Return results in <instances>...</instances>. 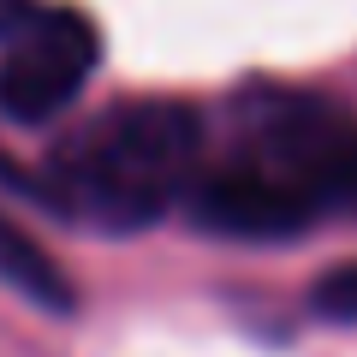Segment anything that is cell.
Returning a JSON list of instances; mask_svg holds the SVG:
<instances>
[{
  "label": "cell",
  "instance_id": "cell-1",
  "mask_svg": "<svg viewBox=\"0 0 357 357\" xmlns=\"http://www.w3.org/2000/svg\"><path fill=\"white\" fill-rule=\"evenodd\" d=\"M203 173V114L178 96H126L48 155V203L102 232H143Z\"/></svg>",
  "mask_w": 357,
  "mask_h": 357
},
{
  "label": "cell",
  "instance_id": "cell-2",
  "mask_svg": "<svg viewBox=\"0 0 357 357\" xmlns=\"http://www.w3.org/2000/svg\"><path fill=\"white\" fill-rule=\"evenodd\" d=\"M238 161L274 178L310 220L357 215V119L316 89L256 84L238 96Z\"/></svg>",
  "mask_w": 357,
  "mask_h": 357
},
{
  "label": "cell",
  "instance_id": "cell-3",
  "mask_svg": "<svg viewBox=\"0 0 357 357\" xmlns=\"http://www.w3.org/2000/svg\"><path fill=\"white\" fill-rule=\"evenodd\" d=\"M102 60V36L77 6H42L6 36L0 48V119L13 126H42L60 119L77 102Z\"/></svg>",
  "mask_w": 357,
  "mask_h": 357
},
{
  "label": "cell",
  "instance_id": "cell-4",
  "mask_svg": "<svg viewBox=\"0 0 357 357\" xmlns=\"http://www.w3.org/2000/svg\"><path fill=\"white\" fill-rule=\"evenodd\" d=\"M185 203H191L197 227L220 232V238H256V244H268V238H298V232L316 227V220H310L274 178H262L250 161H238V155H227L220 167H203Z\"/></svg>",
  "mask_w": 357,
  "mask_h": 357
},
{
  "label": "cell",
  "instance_id": "cell-5",
  "mask_svg": "<svg viewBox=\"0 0 357 357\" xmlns=\"http://www.w3.org/2000/svg\"><path fill=\"white\" fill-rule=\"evenodd\" d=\"M0 286L18 292L24 304L48 310V316H72L77 286L66 280V268L48 256V244H36L13 215H0Z\"/></svg>",
  "mask_w": 357,
  "mask_h": 357
},
{
  "label": "cell",
  "instance_id": "cell-6",
  "mask_svg": "<svg viewBox=\"0 0 357 357\" xmlns=\"http://www.w3.org/2000/svg\"><path fill=\"white\" fill-rule=\"evenodd\" d=\"M310 310L321 321H357V262L328 268L316 280V292H310Z\"/></svg>",
  "mask_w": 357,
  "mask_h": 357
},
{
  "label": "cell",
  "instance_id": "cell-7",
  "mask_svg": "<svg viewBox=\"0 0 357 357\" xmlns=\"http://www.w3.org/2000/svg\"><path fill=\"white\" fill-rule=\"evenodd\" d=\"M30 13H36V0H0V42L13 36V30H18V24H24V18H30Z\"/></svg>",
  "mask_w": 357,
  "mask_h": 357
}]
</instances>
